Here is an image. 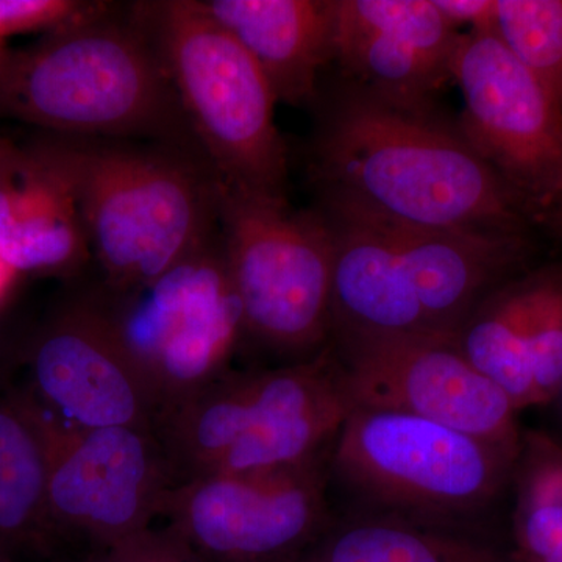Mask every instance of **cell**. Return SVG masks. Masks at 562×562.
<instances>
[{
    "mask_svg": "<svg viewBox=\"0 0 562 562\" xmlns=\"http://www.w3.org/2000/svg\"><path fill=\"white\" fill-rule=\"evenodd\" d=\"M313 169L328 216L416 231L525 235L530 217L430 106L350 85L322 116Z\"/></svg>",
    "mask_w": 562,
    "mask_h": 562,
    "instance_id": "obj_1",
    "label": "cell"
},
{
    "mask_svg": "<svg viewBox=\"0 0 562 562\" xmlns=\"http://www.w3.org/2000/svg\"><path fill=\"white\" fill-rule=\"evenodd\" d=\"M0 113L54 136L149 139L202 155L149 38L103 3L0 57Z\"/></svg>",
    "mask_w": 562,
    "mask_h": 562,
    "instance_id": "obj_2",
    "label": "cell"
},
{
    "mask_svg": "<svg viewBox=\"0 0 562 562\" xmlns=\"http://www.w3.org/2000/svg\"><path fill=\"white\" fill-rule=\"evenodd\" d=\"M43 140L76 194L106 290L158 279L220 232L217 180L201 154L132 140Z\"/></svg>",
    "mask_w": 562,
    "mask_h": 562,
    "instance_id": "obj_3",
    "label": "cell"
},
{
    "mask_svg": "<svg viewBox=\"0 0 562 562\" xmlns=\"http://www.w3.org/2000/svg\"><path fill=\"white\" fill-rule=\"evenodd\" d=\"M350 409L338 361L317 355L269 371H227L158 417L155 431L183 483L324 460Z\"/></svg>",
    "mask_w": 562,
    "mask_h": 562,
    "instance_id": "obj_4",
    "label": "cell"
},
{
    "mask_svg": "<svg viewBox=\"0 0 562 562\" xmlns=\"http://www.w3.org/2000/svg\"><path fill=\"white\" fill-rule=\"evenodd\" d=\"M131 18L157 50L216 180L284 198L288 154L277 99L241 44L199 0L138 2Z\"/></svg>",
    "mask_w": 562,
    "mask_h": 562,
    "instance_id": "obj_5",
    "label": "cell"
},
{
    "mask_svg": "<svg viewBox=\"0 0 562 562\" xmlns=\"http://www.w3.org/2000/svg\"><path fill=\"white\" fill-rule=\"evenodd\" d=\"M519 450L413 414L351 406L331 464L347 487L382 506L376 514L458 532L501 492Z\"/></svg>",
    "mask_w": 562,
    "mask_h": 562,
    "instance_id": "obj_6",
    "label": "cell"
},
{
    "mask_svg": "<svg viewBox=\"0 0 562 562\" xmlns=\"http://www.w3.org/2000/svg\"><path fill=\"white\" fill-rule=\"evenodd\" d=\"M217 214L243 338L277 353H312L331 330L335 249L328 221L292 211L286 198L220 181Z\"/></svg>",
    "mask_w": 562,
    "mask_h": 562,
    "instance_id": "obj_7",
    "label": "cell"
},
{
    "mask_svg": "<svg viewBox=\"0 0 562 562\" xmlns=\"http://www.w3.org/2000/svg\"><path fill=\"white\" fill-rule=\"evenodd\" d=\"M91 292L149 387L157 420L224 375L243 339L220 232L149 283Z\"/></svg>",
    "mask_w": 562,
    "mask_h": 562,
    "instance_id": "obj_8",
    "label": "cell"
},
{
    "mask_svg": "<svg viewBox=\"0 0 562 562\" xmlns=\"http://www.w3.org/2000/svg\"><path fill=\"white\" fill-rule=\"evenodd\" d=\"M453 80L464 111L458 131L530 220L562 206V109L494 31L462 33Z\"/></svg>",
    "mask_w": 562,
    "mask_h": 562,
    "instance_id": "obj_9",
    "label": "cell"
},
{
    "mask_svg": "<svg viewBox=\"0 0 562 562\" xmlns=\"http://www.w3.org/2000/svg\"><path fill=\"white\" fill-rule=\"evenodd\" d=\"M31 403L46 442L47 514L57 543L110 552L150 528L176 486L155 428L77 430Z\"/></svg>",
    "mask_w": 562,
    "mask_h": 562,
    "instance_id": "obj_10",
    "label": "cell"
},
{
    "mask_svg": "<svg viewBox=\"0 0 562 562\" xmlns=\"http://www.w3.org/2000/svg\"><path fill=\"white\" fill-rule=\"evenodd\" d=\"M324 460L188 480L158 519L206 562H301L331 525Z\"/></svg>",
    "mask_w": 562,
    "mask_h": 562,
    "instance_id": "obj_11",
    "label": "cell"
},
{
    "mask_svg": "<svg viewBox=\"0 0 562 562\" xmlns=\"http://www.w3.org/2000/svg\"><path fill=\"white\" fill-rule=\"evenodd\" d=\"M24 392L63 427L155 428L157 405L91 291L61 303L21 355Z\"/></svg>",
    "mask_w": 562,
    "mask_h": 562,
    "instance_id": "obj_12",
    "label": "cell"
},
{
    "mask_svg": "<svg viewBox=\"0 0 562 562\" xmlns=\"http://www.w3.org/2000/svg\"><path fill=\"white\" fill-rule=\"evenodd\" d=\"M338 364L351 406L413 414L483 441L520 446L519 409L462 357L452 338L347 342Z\"/></svg>",
    "mask_w": 562,
    "mask_h": 562,
    "instance_id": "obj_13",
    "label": "cell"
},
{
    "mask_svg": "<svg viewBox=\"0 0 562 562\" xmlns=\"http://www.w3.org/2000/svg\"><path fill=\"white\" fill-rule=\"evenodd\" d=\"M462 33L432 0H335V60L355 87L403 106H430L453 80Z\"/></svg>",
    "mask_w": 562,
    "mask_h": 562,
    "instance_id": "obj_14",
    "label": "cell"
},
{
    "mask_svg": "<svg viewBox=\"0 0 562 562\" xmlns=\"http://www.w3.org/2000/svg\"><path fill=\"white\" fill-rule=\"evenodd\" d=\"M0 257L20 276L74 277L91 250L68 177L44 140H0Z\"/></svg>",
    "mask_w": 562,
    "mask_h": 562,
    "instance_id": "obj_15",
    "label": "cell"
},
{
    "mask_svg": "<svg viewBox=\"0 0 562 562\" xmlns=\"http://www.w3.org/2000/svg\"><path fill=\"white\" fill-rule=\"evenodd\" d=\"M254 58L277 102L312 105L335 60V0H201Z\"/></svg>",
    "mask_w": 562,
    "mask_h": 562,
    "instance_id": "obj_16",
    "label": "cell"
},
{
    "mask_svg": "<svg viewBox=\"0 0 562 562\" xmlns=\"http://www.w3.org/2000/svg\"><path fill=\"white\" fill-rule=\"evenodd\" d=\"M325 220L335 249L331 328L342 342L436 336L384 233L366 222Z\"/></svg>",
    "mask_w": 562,
    "mask_h": 562,
    "instance_id": "obj_17",
    "label": "cell"
},
{
    "mask_svg": "<svg viewBox=\"0 0 562 562\" xmlns=\"http://www.w3.org/2000/svg\"><path fill=\"white\" fill-rule=\"evenodd\" d=\"M57 546L47 514V452L22 391H0V550L50 557Z\"/></svg>",
    "mask_w": 562,
    "mask_h": 562,
    "instance_id": "obj_18",
    "label": "cell"
},
{
    "mask_svg": "<svg viewBox=\"0 0 562 562\" xmlns=\"http://www.w3.org/2000/svg\"><path fill=\"white\" fill-rule=\"evenodd\" d=\"M547 268L497 284L473 306L452 336L476 371L524 409L538 405L528 362V333Z\"/></svg>",
    "mask_w": 562,
    "mask_h": 562,
    "instance_id": "obj_19",
    "label": "cell"
},
{
    "mask_svg": "<svg viewBox=\"0 0 562 562\" xmlns=\"http://www.w3.org/2000/svg\"><path fill=\"white\" fill-rule=\"evenodd\" d=\"M301 562H505L486 543L462 532L362 516L331 524Z\"/></svg>",
    "mask_w": 562,
    "mask_h": 562,
    "instance_id": "obj_20",
    "label": "cell"
},
{
    "mask_svg": "<svg viewBox=\"0 0 562 562\" xmlns=\"http://www.w3.org/2000/svg\"><path fill=\"white\" fill-rule=\"evenodd\" d=\"M514 539L525 562H562V446L541 432L519 450Z\"/></svg>",
    "mask_w": 562,
    "mask_h": 562,
    "instance_id": "obj_21",
    "label": "cell"
},
{
    "mask_svg": "<svg viewBox=\"0 0 562 562\" xmlns=\"http://www.w3.org/2000/svg\"><path fill=\"white\" fill-rule=\"evenodd\" d=\"M494 33L562 109V0H497Z\"/></svg>",
    "mask_w": 562,
    "mask_h": 562,
    "instance_id": "obj_22",
    "label": "cell"
},
{
    "mask_svg": "<svg viewBox=\"0 0 562 562\" xmlns=\"http://www.w3.org/2000/svg\"><path fill=\"white\" fill-rule=\"evenodd\" d=\"M536 398L553 401L562 380V265L549 266L528 333Z\"/></svg>",
    "mask_w": 562,
    "mask_h": 562,
    "instance_id": "obj_23",
    "label": "cell"
},
{
    "mask_svg": "<svg viewBox=\"0 0 562 562\" xmlns=\"http://www.w3.org/2000/svg\"><path fill=\"white\" fill-rule=\"evenodd\" d=\"M98 7L99 3L72 0H0V38L11 33L52 32Z\"/></svg>",
    "mask_w": 562,
    "mask_h": 562,
    "instance_id": "obj_24",
    "label": "cell"
},
{
    "mask_svg": "<svg viewBox=\"0 0 562 562\" xmlns=\"http://www.w3.org/2000/svg\"><path fill=\"white\" fill-rule=\"evenodd\" d=\"M114 562H206L177 536L151 525L110 550Z\"/></svg>",
    "mask_w": 562,
    "mask_h": 562,
    "instance_id": "obj_25",
    "label": "cell"
},
{
    "mask_svg": "<svg viewBox=\"0 0 562 562\" xmlns=\"http://www.w3.org/2000/svg\"><path fill=\"white\" fill-rule=\"evenodd\" d=\"M453 27L469 25L471 31H494L497 0H432Z\"/></svg>",
    "mask_w": 562,
    "mask_h": 562,
    "instance_id": "obj_26",
    "label": "cell"
},
{
    "mask_svg": "<svg viewBox=\"0 0 562 562\" xmlns=\"http://www.w3.org/2000/svg\"><path fill=\"white\" fill-rule=\"evenodd\" d=\"M20 279V273L14 271L13 268L0 257V312L3 305L9 301L11 291H13L14 283Z\"/></svg>",
    "mask_w": 562,
    "mask_h": 562,
    "instance_id": "obj_27",
    "label": "cell"
},
{
    "mask_svg": "<svg viewBox=\"0 0 562 562\" xmlns=\"http://www.w3.org/2000/svg\"><path fill=\"white\" fill-rule=\"evenodd\" d=\"M68 562H114L109 550H88L80 558Z\"/></svg>",
    "mask_w": 562,
    "mask_h": 562,
    "instance_id": "obj_28",
    "label": "cell"
},
{
    "mask_svg": "<svg viewBox=\"0 0 562 562\" xmlns=\"http://www.w3.org/2000/svg\"><path fill=\"white\" fill-rule=\"evenodd\" d=\"M550 224H553L554 227L558 228V231L562 232V206H561V210L558 211L557 214H554V217L552 221H550Z\"/></svg>",
    "mask_w": 562,
    "mask_h": 562,
    "instance_id": "obj_29",
    "label": "cell"
},
{
    "mask_svg": "<svg viewBox=\"0 0 562 562\" xmlns=\"http://www.w3.org/2000/svg\"><path fill=\"white\" fill-rule=\"evenodd\" d=\"M553 401H557L558 403H560V408L562 412V380L560 383V387H558L557 394H554Z\"/></svg>",
    "mask_w": 562,
    "mask_h": 562,
    "instance_id": "obj_30",
    "label": "cell"
},
{
    "mask_svg": "<svg viewBox=\"0 0 562 562\" xmlns=\"http://www.w3.org/2000/svg\"><path fill=\"white\" fill-rule=\"evenodd\" d=\"M0 562H18L14 561L13 558L10 557V554H7L3 552V550H0Z\"/></svg>",
    "mask_w": 562,
    "mask_h": 562,
    "instance_id": "obj_31",
    "label": "cell"
},
{
    "mask_svg": "<svg viewBox=\"0 0 562 562\" xmlns=\"http://www.w3.org/2000/svg\"><path fill=\"white\" fill-rule=\"evenodd\" d=\"M0 41H2V38H0ZM0 57H2V54H0Z\"/></svg>",
    "mask_w": 562,
    "mask_h": 562,
    "instance_id": "obj_32",
    "label": "cell"
},
{
    "mask_svg": "<svg viewBox=\"0 0 562 562\" xmlns=\"http://www.w3.org/2000/svg\"><path fill=\"white\" fill-rule=\"evenodd\" d=\"M0 371H2V366H0Z\"/></svg>",
    "mask_w": 562,
    "mask_h": 562,
    "instance_id": "obj_33",
    "label": "cell"
}]
</instances>
